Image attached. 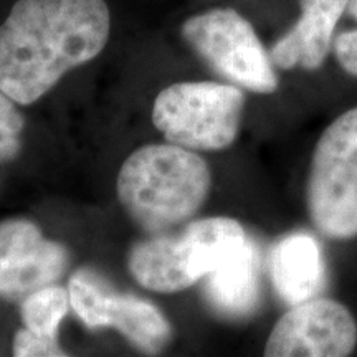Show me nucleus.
<instances>
[{
    "label": "nucleus",
    "instance_id": "nucleus-12",
    "mask_svg": "<svg viewBox=\"0 0 357 357\" xmlns=\"http://www.w3.org/2000/svg\"><path fill=\"white\" fill-rule=\"evenodd\" d=\"M100 326L119 329L134 346L146 352H158L171 337L169 323L158 307L132 294L108 288L100 310Z\"/></svg>",
    "mask_w": 357,
    "mask_h": 357
},
{
    "label": "nucleus",
    "instance_id": "nucleus-13",
    "mask_svg": "<svg viewBox=\"0 0 357 357\" xmlns=\"http://www.w3.org/2000/svg\"><path fill=\"white\" fill-rule=\"evenodd\" d=\"M129 270L142 287L159 293L189 288L178 268L174 236H159L137 243L129 255Z\"/></svg>",
    "mask_w": 357,
    "mask_h": 357
},
{
    "label": "nucleus",
    "instance_id": "nucleus-11",
    "mask_svg": "<svg viewBox=\"0 0 357 357\" xmlns=\"http://www.w3.org/2000/svg\"><path fill=\"white\" fill-rule=\"evenodd\" d=\"M271 280L289 306L316 298L324 288V263L319 245L306 234L288 235L271 252Z\"/></svg>",
    "mask_w": 357,
    "mask_h": 357
},
{
    "label": "nucleus",
    "instance_id": "nucleus-17",
    "mask_svg": "<svg viewBox=\"0 0 357 357\" xmlns=\"http://www.w3.org/2000/svg\"><path fill=\"white\" fill-rule=\"evenodd\" d=\"M339 66L346 73L357 77V29L339 33L333 43Z\"/></svg>",
    "mask_w": 357,
    "mask_h": 357
},
{
    "label": "nucleus",
    "instance_id": "nucleus-14",
    "mask_svg": "<svg viewBox=\"0 0 357 357\" xmlns=\"http://www.w3.org/2000/svg\"><path fill=\"white\" fill-rule=\"evenodd\" d=\"M70 294L60 287H43L24 298L22 319L30 331L56 337L58 326L68 312Z\"/></svg>",
    "mask_w": 357,
    "mask_h": 357
},
{
    "label": "nucleus",
    "instance_id": "nucleus-15",
    "mask_svg": "<svg viewBox=\"0 0 357 357\" xmlns=\"http://www.w3.org/2000/svg\"><path fill=\"white\" fill-rule=\"evenodd\" d=\"M24 119L13 100L0 89V162L15 158L20 149V132Z\"/></svg>",
    "mask_w": 357,
    "mask_h": 357
},
{
    "label": "nucleus",
    "instance_id": "nucleus-8",
    "mask_svg": "<svg viewBox=\"0 0 357 357\" xmlns=\"http://www.w3.org/2000/svg\"><path fill=\"white\" fill-rule=\"evenodd\" d=\"M349 0H301V15L273 45L270 58L281 70H318L326 61L339 19Z\"/></svg>",
    "mask_w": 357,
    "mask_h": 357
},
{
    "label": "nucleus",
    "instance_id": "nucleus-7",
    "mask_svg": "<svg viewBox=\"0 0 357 357\" xmlns=\"http://www.w3.org/2000/svg\"><path fill=\"white\" fill-rule=\"evenodd\" d=\"M68 265L66 250L45 240L29 220L0 223V296L22 300L48 287L63 275Z\"/></svg>",
    "mask_w": 357,
    "mask_h": 357
},
{
    "label": "nucleus",
    "instance_id": "nucleus-10",
    "mask_svg": "<svg viewBox=\"0 0 357 357\" xmlns=\"http://www.w3.org/2000/svg\"><path fill=\"white\" fill-rule=\"evenodd\" d=\"M205 294L215 310L229 318H242L255 310L260 300V255L247 238L205 276Z\"/></svg>",
    "mask_w": 357,
    "mask_h": 357
},
{
    "label": "nucleus",
    "instance_id": "nucleus-2",
    "mask_svg": "<svg viewBox=\"0 0 357 357\" xmlns=\"http://www.w3.org/2000/svg\"><path fill=\"white\" fill-rule=\"evenodd\" d=\"M211 190L207 162L177 144L144 146L126 159L118 195L136 222L159 231L187 220Z\"/></svg>",
    "mask_w": 357,
    "mask_h": 357
},
{
    "label": "nucleus",
    "instance_id": "nucleus-1",
    "mask_svg": "<svg viewBox=\"0 0 357 357\" xmlns=\"http://www.w3.org/2000/svg\"><path fill=\"white\" fill-rule=\"evenodd\" d=\"M109 33L106 0H17L0 25V89L20 105L35 102L100 55Z\"/></svg>",
    "mask_w": 357,
    "mask_h": 357
},
{
    "label": "nucleus",
    "instance_id": "nucleus-5",
    "mask_svg": "<svg viewBox=\"0 0 357 357\" xmlns=\"http://www.w3.org/2000/svg\"><path fill=\"white\" fill-rule=\"evenodd\" d=\"M182 37L218 75L253 93L278 88L273 61L253 25L234 8L197 13L182 25Z\"/></svg>",
    "mask_w": 357,
    "mask_h": 357
},
{
    "label": "nucleus",
    "instance_id": "nucleus-3",
    "mask_svg": "<svg viewBox=\"0 0 357 357\" xmlns=\"http://www.w3.org/2000/svg\"><path fill=\"white\" fill-rule=\"evenodd\" d=\"M243 106V93L231 84L176 83L155 98L153 121L171 144L220 151L236 139Z\"/></svg>",
    "mask_w": 357,
    "mask_h": 357
},
{
    "label": "nucleus",
    "instance_id": "nucleus-9",
    "mask_svg": "<svg viewBox=\"0 0 357 357\" xmlns=\"http://www.w3.org/2000/svg\"><path fill=\"white\" fill-rule=\"evenodd\" d=\"M243 227L234 218L212 217L190 223L176 236V255L187 283L192 287L247 242Z\"/></svg>",
    "mask_w": 357,
    "mask_h": 357
},
{
    "label": "nucleus",
    "instance_id": "nucleus-4",
    "mask_svg": "<svg viewBox=\"0 0 357 357\" xmlns=\"http://www.w3.org/2000/svg\"><path fill=\"white\" fill-rule=\"evenodd\" d=\"M307 211L326 236L357 235V108L339 116L321 134L311 160Z\"/></svg>",
    "mask_w": 357,
    "mask_h": 357
},
{
    "label": "nucleus",
    "instance_id": "nucleus-18",
    "mask_svg": "<svg viewBox=\"0 0 357 357\" xmlns=\"http://www.w3.org/2000/svg\"><path fill=\"white\" fill-rule=\"evenodd\" d=\"M347 12H349L352 19L357 20V0H349V3H347Z\"/></svg>",
    "mask_w": 357,
    "mask_h": 357
},
{
    "label": "nucleus",
    "instance_id": "nucleus-6",
    "mask_svg": "<svg viewBox=\"0 0 357 357\" xmlns=\"http://www.w3.org/2000/svg\"><path fill=\"white\" fill-rule=\"evenodd\" d=\"M357 344L351 311L329 298H311L293 306L271 331L268 357H344Z\"/></svg>",
    "mask_w": 357,
    "mask_h": 357
},
{
    "label": "nucleus",
    "instance_id": "nucleus-16",
    "mask_svg": "<svg viewBox=\"0 0 357 357\" xmlns=\"http://www.w3.org/2000/svg\"><path fill=\"white\" fill-rule=\"evenodd\" d=\"M13 354L17 357H55L65 356V352L58 346L56 337L42 336L26 328L17 333Z\"/></svg>",
    "mask_w": 357,
    "mask_h": 357
}]
</instances>
